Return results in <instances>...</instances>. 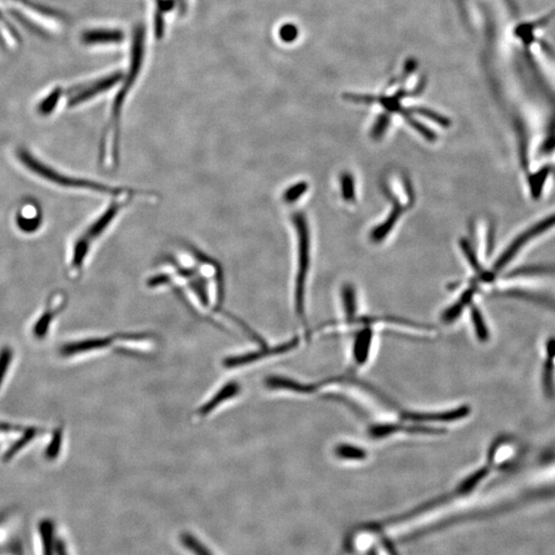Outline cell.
Here are the masks:
<instances>
[{
	"mask_svg": "<svg viewBox=\"0 0 555 555\" xmlns=\"http://www.w3.org/2000/svg\"><path fill=\"white\" fill-rule=\"evenodd\" d=\"M182 545L193 555H214L207 546L203 544L201 540L192 533H183L180 536Z\"/></svg>",
	"mask_w": 555,
	"mask_h": 555,
	"instance_id": "cell-18",
	"label": "cell"
},
{
	"mask_svg": "<svg viewBox=\"0 0 555 555\" xmlns=\"http://www.w3.org/2000/svg\"><path fill=\"white\" fill-rule=\"evenodd\" d=\"M389 123H390L389 114H382L377 119V123L375 124L374 129H372V137L375 138V139L381 138L384 135L386 129L388 128Z\"/></svg>",
	"mask_w": 555,
	"mask_h": 555,
	"instance_id": "cell-25",
	"label": "cell"
},
{
	"mask_svg": "<svg viewBox=\"0 0 555 555\" xmlns=\"http://www.w3.org/2000/svg\"><path fill=\"white\" fill-rule=\"evenodd\" d=\"M343 197L347 202H352L355 199L354 179L349 173H345L340 178Z\"/></svg>",
	"mask_w": 555,
	"mask_h": 555,
	"instance_id": "cell-23",
	"label": "cell"
},
{
	"mask_svg": "<svg viewBox=\"0 0 555 555\" xmlns=\"http://www.w3.org/2000/svg\"><path fill=\"white\" fill-rule=\"evenodd\" d=\"M242 392L241 384L237 383V382H229L225 384H223L220 389L216 391L215 394H213L212 397L209 398L204 404H202L197 411H195V419L197 421H202L204 419L208 418L211 414L220 409L223 405L227 404V402H232L236 399L239 394Z\"/></svg>",
	"mask_w": 555,
	"mask_h": 555,
	"instance_id": "cell-9",
	"label": "cell"
},
{
	"mask_svg": "<svg viewBox=\"0 0 555 555\" xmlns=\"http://www.w3.org/2000/svg\"><path fill=\"white\" fill-rule=\"evenodd\" d=\"M414 112L424 115V117H429L432 121L437 122L439 125L442 126H450V121L446 117H442L441 114H435V112H431V110L424 109V108H419V109H414Z\"/></svg>",
	"mask_w": 555,
	"mask_h": 555,
	"instance_id": "cell-28",
	"label": "cell"
},
{
	"mask_svg": "<svg viewBox=\"0 0 555 555\" xmlns=\"http://www.w3.org/2000/svg\"><path fill=\"white\" fill-rule=\"evenodd\" d=\"M11 6L19 13L20 17L26 19L30 26L47 34L56 33L62 28L64 18L58 11L50 10L31 0H10Z\"/></svg>",
	"mask_w": 555,
	"mask_h": 555,
	"instance_id": "cell-6",
	"label": "cell"
},
{
	"mask_svg": "<svg viewBox=\"0 0 555 555\" xmlns=\"http://www.w3.org/2000/svg\"><path fill=\"white\" fill-rule=\"evenodd\" d=\"M460 247H462L463 251H464L465 257L469 260V264H471L472 268L475 269V271H480V266H479L478 259H476L471 246L469 245V243L466 239H462V242H460Z\"/></svg>",
	"mask_w": 555,
	"mask_h": 555,
	"instance_id": "cell-27",
	"label": "cell"
},
{
	"mask_svg": "<svg viewBox=\"0 0 555 555\" xmlns=\"http://www.w3.org/2000/svg\"><path fill=\"white\" fill-rule=\"evenodd\" d=\"M124 335L114 336V338H87V340H78V342L71 343V344L64 345L62 347L61 353L64 356H75L87 352L100 351V350L107 349L112 347L114 343L119 342L123 338Z\"/></svg>",
	"mask_w": 555,
	"mask_h": 555,
	"instance_id": "cell-10",
	"label": "cell"
},
{
	"mask_svg": "<svg viewBox=\"0 0 555 555\" xmlns=\"http://www.w3.org/2000/svg\"><path fill=\"white\" fill-rule=\"evenodd\" d=\"M402 207L398 204L397 201H395L393 210L390 212V215L388 216V218H387L381 225L375 227L374 232H372V241H383L384 237L388 236V235L390 234L394 225L397 222L398 218L402 215Z\"/></svg>",
	"mask_w": 555,
	"mask_h": 555,
	"instance_id": "cell-16",
	"label": "cell"
},
{
	"mask_svg": "<svg viewBox=\"0 0 555 555\" xmlns=\"http://www.w3.org/2000/svg\"><path fill=\"white\" fill-rule=\"evenodd\" d=\"M296 29L291 25H288V26L283 27L282 30H281V38L284 39V41H290L296 38Z\"/></svg>",
	"mask_w": 555,
	"mask_h": 555,
	"instance_id": "cell-29",
	"label": "cell"
},
{
	"mask_svg": "<svg viewBox=\"0 0 555 555\" xmlns=\"http://www.w3.org/2000/svg\"><path fill=\"white\" fill-rule=\"evenodd\" d=\"M555 24V11H551L549 15L544 18H540L534 21H527L524 24L520 25L517 29V38L520 39L524 45H529L535 43L539 32L543 29L548 28L552 24Z\"/></svg>",
	"mask_w": 555,
	"mask_h": 555,
	"instance_id": "cell-13",
	"label": "cell"
},
{
	"mask_svg": "<svg viewBox=\"0 0 555 555\" xmlns=\"http://www.w3.org/2000/svg\"><path fill=\"white\" fill-rule=\"evenodd\" d=\"M181 1H183V0H181Z\"/></svg>",
	"mask_w": 555,
	"mask_h": 555,
	"instance_id": "cell-32",
	"label": "cell"
},
{
	"mask_svg": "<svg viewBox=\"0 0 555 555\" xmlns=\"http://www.w3.org/2000/svg\"><path fill=\"white\" fill-rule=\"evenodd\" d=\"M125 34L119 29L95 28L82 32L80 41L86 45H115L123 43Z\"/></svg>",
	"mask_w": 555,
	"mask_h": 555,
	"instance_id": "cell-12",
	"label": "cell"
},
{
	"mask_svg": "<svg viewBox=\"0 0 555 555\" xmlns=\"http://www.w3.org/2000/svg\"><path fill=\"white\" fill-rule=\"evenodd\" d=\"M405 431L409 433H438L442 431L427 428L425 426H403L398 424H383V425H375L370 428V435L372 438H383V437L390 436L394 433Z\"/></svg>",
	"mask_w": 555,
	"mask_h": 555,
	"instance_id": "cell-14",
	"label": "cell"
},
{
	"mask_svg": "<svg viewBox=\"0 0 555 555\" xmlns=\"http://www.w3.org/2000/svg\"><path fill=\"white\" fill-rule=\"evenodd\" d=\"M124 75L122 71H115L110 73L109 75L98 78L93 82H87L84 85H78L71 87L68 92L69 107H75L80 104L92 100L95 97L102 95L105 92L109 91L117 85L123 80Z\"/></svg>",
	"mask_w": 555,
	"mask_h": 555,
	"instance_id": "cell-7",
	"label": "cell"
},
{
	"mask_svg": "<svg viewBox=\"0 0 555 555\" xmlns=\"http://www.w3.org/2000/svg\"><path fill=\"white\" fill-rule=\"evenodd\" d=\"M372 335H374L372 329L370 327H365L355 338L353 356L355 361L359 365H363L367 361L372 342Z\"/></svg>",
	"mask_w": 555,
	"mask_h": 555,
	"instance_id": "cell-15",
	"label": "cell"
},
{
	"mask_svg": "<svg viewBox=\"0 0 555 555\" xmlns=\"http://www.w3.org/2000/svg\"><path fill=\"white\" fill-rule=\"evenodd\" d=\"M343 301H344L347 321L352 322V320L355 319V316H356L357 306L355 290L351 285H345L343 289Z\"/></svg>",
	"mask_w": 555,
	"mask_h": 555,
	"instance_id": "cell-21",
	"label": "cell"
},
{
	"mask_svg": "<svg viewBox=\"0 0 555 555\" xmlns=\"http://www.w3.org/2000/svg\"><path fill=\"white\" fill-rule=\"evenodd\" d=\"M469 409L467 406L458 407L457 409L453 411H444V412H429V414H425V412H405L402 414V418L405 421H414V423H425V421H429V423H434V421H453L460 420V419L465 418L467 414H469Z\"/></svg>",
	"mask_w": 555,
	"mask_h": 555,
	"instance_id": "cell-11",
	"label": "cell"
},
{
	"mask_svg": "<svg viewBox=\"0 0 555 555\" xmlns=\"http://www.w3.org/2000/svg\"><path fill=\"white\" fill-rule=\"evenodd\" d=\"M59 554L60 555H68L65 552V549H64L63 546H61V547L59 548Z\"/></svg>",
	"mask_w": 555,
	"mask_h": 555,
	"instance_id": "cell-31",
	"label": "cell"
},
{
	"mask_svg": "<svg viewBox=\"0 0 555 555\" xmlns=\"http://www.w3.org/2000/svg\"><path fill=\"white\" fill-rule=\"evenodd\" d=\"M11 357H13V352L10 349L2 350L1 353H0V386H1L2 382H4L6 370H8V367L11 362Z\"/></svg>",
	"mask_w": 555,
	"mask_h": 555,
	"instance_id": "cell-26",
	"label": "cell"
},
{
	"mask_svg": "<svg viewBox=\"0 0 555 555\" xmlns=\"http://www.w3.org/2000/svg\"><path fill=\"white\" fill-rule=\"evenodd\" d=\"M298 345V338H296L289 342L275 345V347H269L264 344L259 350L250 352V353L237 355V356H230L223 360V366L227 370H237V368L246 367V366L252 365L269 358V357L277 356V355L284 354L286 352L292 351L294 347Z\"/></svg>",
	"mask_w": 555,
	"mask_h": 555,
	"instance_id": "cell-8",
	"label": "cell"
},
{
	"mask_svg": "<svg viewBox=\"0 0 555 555\" xmlns=\"http://www.w3.org/2000/svg\"><path fill=\"white\" fill-rule=\"evenodd\" d=\"M62 95H63V92H62V90L59 89V87L53 90V91L50 92L48 96H45V98H43V100L41 101V103H39L38 106L39 114L47 115L50 114V112H54Z\"/></svg>",
	"mask_w": 555,
	"mask_h": 555,
	"instance_id": "cell-20",
	"label": "cell"
},
{
	"mask_svg": "<svg viewBox=\"0 0 555 555\" xmlns=\"http://www.w3.org/2000/svg\"><path fill=\"white\" fill-rule=\"evenodd\" d=\"M472 320H473L474 327H475L479 340H487L488 338L487 327L485 325L480 312L475 306L472 308Z\"/></svg>",
	"mask_w": 555,
	"mask_h": 555,
	"instance_id": "cell-24",
	"label": "cell"
},
{
	"mask_svg": "<svg viewBox=\"0 0 555 555\" xmlns=\"http://www.w3.org/2000/svg\"><path fill=\"white\" fill-rule=\"evenodd\" d=\"M296 232L297 269L294 285V306L297 317L306 322V284L310 269V229L303 212H294L291 217Z\"/></svg>",
	"mask_w": 555,
	"mask_h": 555,
	"instance_id": "cell-5",
	"label": "cell"
},
{
	"mask_svg": "<svg viewBox=\"0 0 555 555\" xmlns=\"http://www.w3.org/2000/svg\"><path fill=\"white\" fill-rule=\"evenodd\" d=\"M308 185L305 181L297 182L293 185L288 188L283 193V200L286 204H293L298 201L308 190Z\"/></svg>",
	"mask_w": 555,
	"mask_h": 555,
	"instance_id": "cell-22",
	"label": "cell"
},
{
	"mask_svg": "<svg viewBox=\"0 0 555 555\" xmlns=\"http://www.w3.org/2000/svg\"><path fill=\"white\" fill-rule=\"evenodd\" d=\"M18 158L29 171L48 182L64 186V188H80V190H87L90 192L110 195L112 197H119V195L135 192L133 188L131 190V188H117V186L106 185V184L89 180V179L75 178V177L61 174L53 168L48 167L45 163L41 162L26 149L18 151Z\"/></svg>",
	"mask_w": 555,
	"mask_h": 555,
	"instance_id": "cell-4",
	"label": "cell"
},
{
	"mask_svg": "<svg viewBox=\"0 0 555 555\" xmlns=\"http://www.w3.org/2000/svg\"><path fill=\"white\" fill-rule=\"evenodd\" d=\"M174 255L163 260L162 271L149 279V287H179L195 308L205 312H217L223 296L220 266L210 257L190 248Z\"/></svg>",
	"mask_w": 555,
	"mask_h": 555,
	"instance_id": "cell-1",
	"label": "cell"
},
{
	"mask_svg": "<svg viewBox=\"0 0 555 555\" xmlns=\"http://www.w3.org/2000/svg\"><path fill=\"white\" fill-rule=\"evenodd\" d=\"M142 195L151 197L149 193H142L139 192V190L114 197V201L110 203L108 207H106L104 210L101 212L98 217L95 218V220L92 221V223L87 225L84 232L80 235L77 241H75V245H73L70 260V268L73 273L80 271L82 269L87 255H89L90 250L92 249L94 244L98 241L100 237L104 235L106 230L109 229L110 225L119 217L122 211L125 210L126 207L133 200L138 199L139 197L141 198Z\"/></svg>",
	"mask_w": 555,
	"mask_h": 555,
	"instance_id": "cell-3",
	"label": "cell"
},
{
	"mask_svg": "<svg viewBox=\"0 0 555 555\" xmlns=\"http://www.w3.org/2000/svg\"><path fill=\"white\" fill-rule=\"evenodd\" d=\"M474 291H475V288L473 286L468 288V289L462 294V296L460 297L459 301L446 311L443 316H442L443 322H446V323H451V322L455 321V320L462 314V311L464 310L465 306L469 305L470 301H471L472 296H473Z\"/></svg>",
	"mask_w": 555,
	"mask_h": 555,
	"instance_id": "cell-17",
	"label": "cell"
},
{
	"mask_svg": "<svg viewBox=\"0 0 555 555\" xmlns=\"http://www.w3.org/2000/svg\"><path fill=\"white\" fill-rule=\"evenodd\" d=\"M335 453L336 457L344 460H364L367 456L363 448L345 443L336 446Z\"/></svg>",
	"mask_w": 555,
	"mask_h": 555,
	"instance_id": "cell-19",
	"label": "cell"
},
{
	"mask_svg": "<svg viewBox=\"0 0 555 555\" xmlns=\"http://www.w3.org/2000/svg\"><path fill=\"white\" fill-rule=\"evenodd\" d=\"M60 439H61V434L55 435L53 446H50L48 450V455L50 456V457L56 455L58 448H60Z\"/></svg>",
	"mask_w": 555,
	"mask_h": 555,
	"instance_id": "cell-30",
	"label": "cell"
},
{
	"mask_svg": "<svg viewBox=\"0 0 555 555\" xmlns=\"http://www.w3.org/2000/svg\"><path fill=\"white\" fill-rule=\"evenodd\" d=\"M130 68L123 78V85L114 96L110 108L109 119L103 132L101 141V162L107 168L117 167L119 162V147H121V122L124 105L131 90L134 87L141 71L144 58V29L138 26L134 32L133 45L131 48Z\"/></svg>",
	"mask_w": 555,
	"mask_h": 555,
	"instance_id": "cell-2",
	"label": "cell"
}]
</instances>
